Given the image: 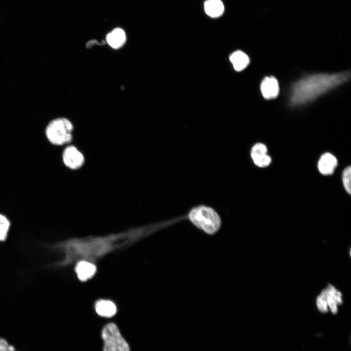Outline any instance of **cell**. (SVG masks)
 Returning <instances> with one entry per match:
<instances>
[{
  "mask_svg": "<svg viewBox=\"0 0 351 351\" xmlns=\"http://www.w3.org/2000/svg\"><path fill=\"white\" fill-rule=\"evenodd\" d=\"M251 157L257 166L261 168L266 167L271 163L272 159L267 155V148L265 145L261 143L254 144L251 152Z\"/></svg>",
  "mask_w": 351,
  "mask_h": 351,
  "instance_id": "52a82bcc",
  "label": "cell"
},
{
  "mask_svg": "<svg viewBox=\"0 0 351 351\" xmlns=\"http://www.w3.org/2000/svg\"><path fill=\"white\" fill-rule=\"evenodd\" d=\"M343 303L342 293L334 286L329 284L317 296L316 306L322 312H326L329 309L333 314H336L338 306Z\"/></svg>",
  "mask_w": 351,
  "mask_h": 351,
  "instance_id": "277c9868",
  "label": "cell"
},
{
  "mask_svg": "<svg viewBox=\"0 0 351 351\" xmlns=\"http://www.w3.org/2000/svg\"><path fill=\"white\" fill-rule=\"evenodd\" d=\"M192 223L206 234H215L219 230L221 221L218 214L212 208L199 206L192 209L189 213Z\"/></svg>",
  "mask_w": 351,
  "mask_h": 351,
  "instance_id": "7a4b0ae2",
  "label": "cell"
},
{
  "mask_svg": "<svg viewBox=\"0 0 351 351\" xmlns=\"http://www.w3.org/2000/svg\"><path fill=\"white\" fill-rule=\"evenodd\" d=\"M11 223L9 219L3 214L0 213V241H4L7 236Z\"/></svg>",
  "mask_w": 351,
  "mask_h": 351,
  "instance_id": "9a60e30c",
  "label": "cell"
},
{
  "mask_svg": "<svg viewBox=\"0 0 351 351\" xmlns=\"http://www.w3.org/2000/svg\"><path fill=\"white\" fill-rule=\"evenodd\" d=\"M351 166H348L344 170L342 173V181L344 187L346 192L350 195L351 193Z\"/></svg>",
  "mask_w": 351,
  "mask_h": 351,
  "instance_id": "2e32d148",
  "label": "cell"
},
{
  "mask_svg": "<svg viewBox=\"0 0 351 351\" xmlns=\"http://www.w3.org/2000/svg\"><path fill=\"white\" fill-rule=\"evenodd\" d=\"M348 72L334 74H315L305 77L292 86L290 101L296 106L308 103L347 82Z\"/></svg>",
  "mask_w": 351,
  "mask_h": 351,
  "instance_id": "6da1fadb",
  "label": "cell"
},
{
  "mask_svg": "<svg viewBox=\"0 0 351 351\" xmlns=\"http://www.w3.org/2000/svg\"><path fill=\"white\" fill-rule=\"evenodd\" d=\"M337 165L336 158L330 153H325L320 157L317 164L319 172L323 175H332Z\"/></svg>",
  "mask_w": 351,
  "mask_h": 351,
  "instance_id": "9c48e42d",
  "label": "cell"
},
{
  "mask_svg": "<svg viewBox=\"0 0 351 351\" xmlns=\"http://www.w3.org/2000/svg\"><path fill=\"white\" fill-rule=\"evenodd\" d=\"M95 310L100 316L111 317L117 312V307L112 301L106 300H99L95 303Z\"/></svg>",
  "mask_w": 351,
  "mask_h": 351,
  "instance_id": "8fae6325",
  "label": "cell"
},
{
  "mask_svg": "<svg viewBox=\"0 0 351 351\" xmlns=\"http://www.w3.org/2000/svg\"><path fill=\"white\" fill-rule=\"evenodd\" d=\"M106 40L109 45L113 48H119L125 42V33L122 29L116 28L107 35Z\"/></svg>",
  "mask_w": 351,
  "mask_h": 351,
  "instance_id": "7c38bea8",
  "label": "cell"
},
{
  "mask_svg": "<svg viewBox=\"0 0 351 351\" xmlns=\"http://www.w3.org/2000/svg\"><path fill=\"white\" fill-rule=\"evenodd\" d=\"M0 351H16V350L5 339L0 337Z\"/></svg>",
  "mask_w": 351,
  "mask_h": 351,
  "instance_id": "e0dca14e",
  "label": "cell"
},
{
  "mask_svg": "<svg viewBox=\"0 0 351 351\" xmlns=\"http://www.w3.org/2000/svg\"><path fill=\"white\" fill-rule=\"evenodd\" d=\"M260 90L265 98L267 99L274 98L279 94L278 82L276 78L273 76L266 77L261 83Z\"/></svg>",
  "mask_w": 351,
  "mask_h": 351,
  "instance_id": "ba28073f",
  "label": "cell"
},
{
  "mask_svg": "<svg viewBox=\"0 0 351 351\" xmlns=\"http://www.w3.org/2000/svg\"><path fill=\"white\" fill-rule=\"evenodd\" d=\"M230 60L233 65L234 69L237 71L244 69L249 64V57L241 51L234 52L230 57Z\"/></svg>",
  "mask_w": 351,
  "mask_h": 351,
  "instance_id": "4fadbf2b",
  "label": "cell"
},
{
  "mask_svg": "<svg viewBox=\"0 0 351 351\" xmlns=\"http://www.w3.org/2000/svg\"><path fill=\"white\" fill-rule=\"evenodd\" d=\"M75 271L78 279L84 281L93 276L96 272V267L90 262L81 261L76 265Z\"/></svg>",
  "mask_w": 351,
  "mask_h": 351,
  "instance_id": "30bf717a",
  "label": "cell"
},
{
  "mask_svg": "<svg viewBox=\"0 0 351 351\" xmlns=\"http://www.w3.org/2000/svg\"><path fill=\"white\" fill-rule=\"evenodd\" d=\"M206 14L211 17H217L223 12L224 6L220 0H207L204 3Z\"/></svg>",
  "mask_w": 351,
  "mask_h": 351,
  "instance_id": "5bb4252c",
  "label": "cell"
},
{
  "mask_svg": "<svg viewBox=\"0 0 351 351\" xmlns=\"http://www.w3.org/2000/svg\"><path fill=\"white\" fill-rule=\"evenodd\" d=\"M62 157L65 165L73 170L80 168L84 162L82 153L73 145L68 146L64 149Z\"/></svg>",
  "mask_w": 351,
  "mask_h": 351,
  "instance_id": "8992f818",
  "label": "cell"
},
{
  "mask_svg": "<svg viewBox=\"0 0 351 351\" xmlns=\"http://www.w3.org/2000/svg\"><path fill=\"white\" fill-rule=\"evenodd\" d=\"M101 335L104 342L103 351H130L129 345L115 324L110 323L105 325Z\"/></svg>",
  "mask_w": 351,
  "mask_h": 351,
  "instance_id": "5b68a950",
  "label": "cell"
},
{
  "mask_svg": "<svg viewBox=\"0 0 351 351\" xmlns=\"http://www.w3.org/2000/svg\"><path fill=\"white\" fill-rule=\"evenodd\" d=\"M73 126L71 122L64 117L51 120L47 125L45 134L48 141L52 145L61 146L69 143L72 139Z\"/></svg>",
  "mask_w": 351,
  "mask_h": 351,
  "instance_id": "3957f363",
  "label": "cell"
}]
</instances>
